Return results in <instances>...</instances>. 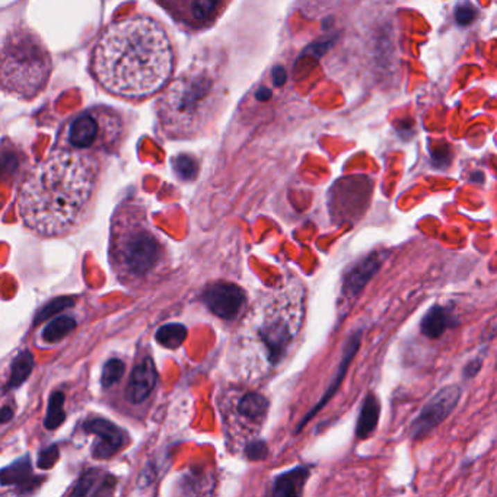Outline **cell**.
I'll return each mask as SVG.
<instances>
[{
    "mask_svg": "<svg viewBox=\"0 0 497 497\" xmlns=\"http://www.w3.org/2000/svg\"><path fill=\"white\" fill-rule=\"evenodd\" d=\"M156 374L155 363L150 358L141 359L132 371L129 385H127V399L133 404L143 403L156 385Z\"/></svg>",
    "mask_w": 497,
    "mask_h": 497,
    "instance_id": "cell-14",
    "label": "cell"
},
{
    "mask_svg": "<svg viewBox=\"0 0 497 497\" xmlns=\"http://www.w3.org/2000/svg\"><path fill=\"white\" fill-rule=\"evenodd\" d=\"M460 400L461 388L455 383L446 385L435 392L432 399L423 406L417 417L410 424L411 440H420L429 436L453 413Z\"/></svg>",
    "mask_w": 497,
    "mask_h": 497,
    "instance_id": "cell-10",
    "label": "cell"
},
{
    "mask_svg": "<svg viewBox=\"0 0 497 497\" xmlns=\"http://www.w3.org/2000/svg\"><path fill=\"white\" fill-rule=\"evenodd\" d=\"M98 159L80 149L53 150L25 178L18 210L24 225L41 236H59L82 220L96 189Z\"/></svg>",
    "mask_w": 497,
    "mask_h": 497,
    "instance_id": "cell-3",
    "label": "cell"
},
{
    "mask_svg": "<svg viewBox=\"0 0 497 497\" xmlns=\"http://www.w3.org/2000/svg\"><path fill=\"white\" fill-rule=\"evenodd\" d=\"M474 15H476V10L470 5H461L457 9V21L462 25L470 24L474 19Z\"/></svg>",
    "mask_w": 497,
    "mask_h": 497,
    "instance_id": "cell-27",
    "label": "cell"
},
{
    "mask_svg": "<svg viewBox=\"0 0 497 497\" xmlns=\"http://www.w3.org/2000/svg\"><path fill=\"white\" fill-rule=\"evenodd\" d=\"M73 304H75V301L72 299V297H58V299L51 301V302H50V304H47L44 308L40 309L38 315H37V317H35V320H34V324H40V322H42L44 320L50 318L51 315H55V314H58V312H62L63 309L70 308V306H72Z\"/></svg>",
    "mask_w": 497,
    "mask_h": 497,
    "instance_id": "cell-24",
    "label": "cell"
},
{
    "mask_svg": "<svg viewBox=\"0 0 497 497\" xmlns=\"http://www.w3.org/2000/svg\"><path fill=\"white\" fill-rule=\"evenodd\" d=\"M75 329H76V321L73 317L60 315L46 325V329L42 330L41 338L42 342L47 345H55L62 342V340L67 337Z\"/></svg>",
    "mask_w": 497,
    "mask_h": 497,
    "instance_id": "cell-19",
    "label": "cell"
},
{
    "mask_svg": "<svg viewBox=\"0 0 497 497\" xmlns=\"http://www.w3.org/2000/svg\"><path fill=\"white\" fill-rule=\"evenodd\" d=\"M10 419H12V410L8 408V407H3V410H2V423H6Z\"/></svg>",
    "mask_w": 497,
    "mask_h": 497,
    "instance_id": "cell-29",
    "label": "cell"
},
{
    "mask_svg": "<svg viewBox=\"0 0 497 497\" xmlns=\"http://www.w3.org/2000/svg\"><path fill=\"white\" fill-rule=\"evenodd\" d=\"M388 257L387 251H372L347 268L342 283V297L346 302H353L365 290L381 270Z\"/></svg>",
    "mask_w": 497,
    "mask_h": 497,
    "instance_id": "cell-11",
    "label": "cell"
},
{
    "mask_svg": "<svg viewBox=\"0 0 497 497\" xmlns=\"http://www.w3.org/2000/svg\"><path fill=\"white\" fill-rule=\"evenodd\" d=\"M34 369V359L30 351H22L15 358L10 366V376L8 381V388H18L31 375Z\"/></svg>",
    "mask_w": 497,
    "mask_h": 497,
    "instance_id": "cell-20",
    "label": "cell"
},
{
    "mask_svg": "<svg viewBox=\"0 0 497 497\" xmlns=\"http://www.w3.org/2000/svg\"><path fill=\"white\" fill-rule=\"evenodd\" d=\"M66 419L64 413V395L60 391H55L50 395L49 407H47V415L44 419V426L49 430L58 429L59 426L63 424Z\"/></svg>",
    "mask_w": 497,
    "mask_h": 497,
    "instance_id": "cell-22",
    "label": "cell"
},
{
    "mask_svg": "<svg viewBox=\"0 0 497 497\" xmlns=\"http://www.w3.org/2000/svg\"><path fill=\"white\" fill-rule=\"evenodd\" d=\"M125 372V365L119 359H111L105 363L101 375V382L105 388H110L117 383Z\"/></svg>",
    "mask_w": 497,
    "mask_h": 497,
    "instance_id": "cell-23",
    "label": "cell"
},
{
    "mask_svg": "<svg viewBox=\"0 0 497 497\" xmlns=\"http://www.w3.org/2000/svg\"><path fill=\"white\" fill-rule=\"evenodd\" d=\"M305 315V290L289 279L261 290L234 331L228 351L232 375L259 385L285 363L299 335Z\"/></svg>",
    "mask_w": 497,
    "mask_h": 497,
    "instance_id": "cell-2",
    "label": "cell"
},
{
    "mask_svg": "<svg viewBox=\"0 0 497 497\" xmlns=\"http://www.w3.org/2000/svg\"><path fill=\"white\" fill-rule=\"evenodd\" d=\"M381 415V404L374 392H367L363 399L359 419L356 423V437L358 440H365L371 437L379 423Z\"/></svg>",
    "mask_w": 497,
    "mask_h": 497,
    "instance_id": "cell-17",
    "label": "cell"
},
{
    "mask_svg": "<svg viewBox=\"0 0 497 497\" xmlns=\"http://www.w3.org/2000/svg\"><path fill=\"white\" fill-rule=\"evenodd\" d=\"M458 325L460 320L448 306L433 305L420 321V333L430 340H436Z\"/></svg>",
    "mask_w": 497,
    "mask_h": 497,
    "instance_id": "cell-16",
    "label": "cell"
},
{
    "mask_svg": "<svg viewBox=\"0 0 497 497\" xmlns=\"http://www.w3.org/2000/svg\"><path fill=\"white\" fill-rule=\"evenodd\" d=\"M219 411L228 440L247 448L257 440L263 429L268 413V401L261 394L232 388L220 395Z\"/></svg>",
    "mask_w": 497,
    "mask_h": 497,
    "instance_id": "cell-7",
    "label": "cell"
},
{
    "mask_svg": "<svg viewBox=\"0 0 497 497\" xmlns=\"http://www.w3.org/2000/svg\"><path fill=\"white\" fill-rule=\"evenodd\" d=\"M177 171H178V174L182 177V178H186V180H193L194 178V175H195V173H197V166H195V164L193 162V161H190L189 158H180V159H177Z\"/></svg>",
    "mask_w": 497,
    "mask_h": 497,
    "instance_id": "cell-26",
    "label": "cell"
},
{
    "mask_svg": "<svg viewBox=\"0 0 497 497\" xmlns=\"http://www.w3.org/2000/svg\"><path fill=\"white\" fill-rule=\"evenodd\" d=\"M362 335H363V330H358V331H354V333L347 338V342H346L345 349H343V359H342V362H340L338 371H337L334 379L331 381L330 387L326 388V391H325L322 399L320 400V403H318L314 408H312V411L306 416V419L302 421L301 426H304L312 416H314L315 413H318V411H320L326 403H329V401L331 400V396L337 392V390L340 388V385H342L343 381H345V376H346V374H347V369H349V366H350V363H351V360L354 359V356H356L359 349H360Z\"/></svg>",
    "mask_w": 497,
    "mask_h": 497,
    "instance_id": "cell-15",
    "label": "cell"
},
{
    "mask_svg": "<svg viewBox=\"0 0 497 497\" xmlns=\"http://www.w3.org/2000/svg\"><path fill=\"white\" fill-rule=\"evenodd\" d=\"M51 55L37 34L28 28H13L3 37L2 87L22 99L38 96L51 75Z\"/></svg>",
    "mask_w": 497,
    "mask_h": 497,
    "instance_id": "cell-6",
    "label": "cell"
},
{
    "mask_svg": "<svg viewBox=\"0 0 497 497\" xmlns=\"http://www.w3.org/2000/svg\"><path fill=\"white\" fill-rule=\"evenodd\" d=\"M311 471L306 467H297L292 471L281 474L274 481L273 493L277 496H301Z\"/></svg>",
    "mask_w": 497,
    "mask_h": 497,
    "instance_id": "cell-18",
    "label": "cell"
},
{
    "mask_svg": "<svg viewBox=\"0 0 497 497\" xmlns=\"http://www.w3.org/2000/svg\"><path fill=\"white\" fill-rule=\"evenodd\" d=\"M156 342L165 349H178L187 338V329L182 324H166L156 331Z\"/></svg>",
    "mask_w": 497,
    "mask_h": 497,
    "instance_id": "cell-21",
    "label": "cell"
},
{
    "mask_svg": "<svg viewBox=\"0 0 497 497\" xmlns=\"http://www.w3.org/2000/svg\"><path fill=\"white\" fill-rule=\"evenodd\" d=\"M83 432L96 437L92 455L98 460L111 458L127 444V435L119 426L104 419H92L82 426Z\"/></svg>",
    "mask_w": 497,
    "mask_h": 497,
    "instance_id": "cell-13",
    "label": "cell"
},
{
    "mask_svg": "<svg viewBox=\"0 0 497 497\" xmlns=\"http://www.w3.org/2000/svg\"><path fill=\"white\" fill-rule=\"evenodd\" d=\"M481 366H482V359L481 358L473 359V360L468 362V365L464 367V372H462L464 379L474 378L481 371Z\"/></svg>",
    "mask_w": 497,
    "mask_h": 497,
    "instance_id": "cell-28",
    "label": "cell"
},
{
    "mask_svg": "<svg viewBox=\"0 0 497 497\" xmlns=\"http://www.w3.org/2000/svg\"><path fill=\"white\" fill-rule=\"evenodd\" d=\"M8 470L12 473V474H8V471H3V485L6 486L8 482H25L26 478L31 476V468H30V462L25 461H19L18 464L15 465H10Z\"/></svg>",
    "mask_w": 497,
    "mask_h": 497,
    "instance_id": "cell-25",
    "label": "cell"
},
{
    "mask_svg": "<svg viewBox=\"0 0 497 497\" xmlns=\"http://www.w3.org/2000/svg\"><path fill=\"white\" fill-rule=\"evenodd\" d=\"M120 130L119 117L108 110H91L76 117L69 125V143L75 149H91L104 145Z\"/></svg>",
    "mask_w": 497,
    "mask_h": 497,
    "instance_id": "cell-9",
    "label": "cell"
},
{
    "mask_svg": "<svg viewBox=\"0 0 497 497\" xmlns=\"http://www.w3.org/2000/svg\"><path fill=\"white\" fill-rule=\"evenodd\" d=\"M92 75L111 95L139 101L173 78L175 54L162 25L149 17L111 24L92 53Z\"/></svg>",
    "mask_w": 497,
    "mask_h": 497,
    "instance_id": "cell-1",
    "label": "cell"
},
{
    "mask_svg": "<svg viewBox=\"0 0 497 497\" xmlns=\"http://www.w3.org/2000/svg\"><path fill=\"white\" fill-rule=\"evenodd\" d=\"M226 96L222 62L197 58L165 89L156 105L162 133L171 139L202 134L218 117Z\"/></svg>",
    "mask_w": 497,
    "mask_h": 497,
    "instance_id": "cell-4",
    "label": "cell"
},
{
    "mask_svg": "<svg viewBox=\"0 0 497 497\" xmlns=\"http://www.w3.org/2000/svg\"><path fill=\"white\" fill-rule=\"evenodd\" d=\"M245 292L234 283L219 281L210 285L202 295V301L216 317L232 321L245 305Z\"/></svg>",
    "mask_w": 497,
    "mask_h": 497,
    "instance_id": "cell-12",
    "label": "cell"
},
{
    "mask_svg": "<svg viewBox=\"0 0 497 497\" xmlns=\"http://www.w3.org/2000/svg\"><path fill=\"white\" fill-rule=\"evenodd\" d=\"M184 31L202 33L215 25L231 0H155Z\"/></svg>",
    "mask_w": 497,
    "mask_h": 497,
    "instance_id": "cell-8",
    "label": "cell"
},
{
    "mask_svg": "<svg viewBox=\"0 0 497 497\" xmlns=\"http://www.w3.org/2000/svg\"><path fill=\"white\" fill-rule=\"evenodd\" d=\"M165 247L139 213L116 216L111 228L110 260L124 285H139L164 265Z\"/></svg>",
    "mask_w": 497,
    "mask_h": 497,
    "instance_id": "cell-5",
    "label": "cell"
}]
</instances>
